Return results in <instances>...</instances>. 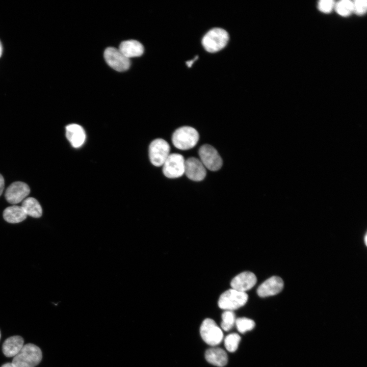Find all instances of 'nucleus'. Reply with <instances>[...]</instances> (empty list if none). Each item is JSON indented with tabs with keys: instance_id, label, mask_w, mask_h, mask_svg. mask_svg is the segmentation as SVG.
Listing matches in <instances>:
<instances>
[{
	"instance_id": "f03ea898",
	"label": "nucleus",
	"mask_w": 367,
	"mask_h": 367,
	"mask_svg": "<svg viewBox=\"0 0 367 367\" xmlns=\"http://www.w3.org/2000/svg\"><path fill=\"white\" fill-rule=\"evenodd\" d=\"M199 138V134L194 128L185 126L175 130L172 136V142L176 148L186 150L193 148Z\"/></svg>"
},
{
	"instance_id": "dca6fc26",
	"label": "nucleus",
	"mask_w": 367,
	"mask_h": 367,
	"mask_svg": "<svg viewBox=\"0 0 367 367\" xmlns=\"http://www.w3.org/2000/svg\"><path fill=\"white\" fill-rule=\"evenodd\" d=\"M119 50L129 59L130 58L141 56L144 52V47L139 41L129 40L122 42L119 47Z\"/></svg>"
},
{
	"instance_id": "4468645a",
	"label": "nucleus",
	"mask_w": 367,
	"mask_h": 367,
	"mask_svg": "<svg viewBox=\"0 0 367 367\" xmlns=\"http://www.w3.org/2000/svg\"><path fill=\"white\" fill-rule=\"evenodd\" d=\"M66 136L74 148L82 146L86 140V133L84 128L77 124H70L66 126Z\"/></svg>"
},
{
	"instance_id": "412c9836",
	"label": "nucleus",
	"mask_w": 367,
	"mask_h": 367,
	"mask_svg": "<svg viewBox=\"0 0 367 367\" xmlns=\"http://www.w3.org/2000/svg\"><path fill=\"white\" fill-rule=\"evenodd\" d=\"M235 314L232 311L225 310L222 314L221 326L222 329L226 331L230 330L235 324Z\"/></svg>"
},
{
	"instance_id": "f8f14e48",
	"label": "nucleus",
	"mask_w": 367,
	"mask_h": 367,
	"mask_svg": "<svg viewBox=\"0 0 367 367\" xmlns=\"http://www.w3.org/2000/svg\"><path fill=\"white\" fill-rule=\"evenodd\" d=\"M283 287L282 279L277 276H272L263 282L257 290V295L260 297L275 295L280 293Z\"/></svg>"
},
{
	"instance_id": "cd10ccee",
	"label": "nucleus",
	"mask_w": 367,
	"mask_h": 367,
	"mask_svg": "<svg viewBox=\"0 0 367 367\" xmlns=\"http://www.w3.org/2000/svg\"><path fill=\"white\" fill-rule=\"evenodd\" d=\"M1 367H15L12 363L8 362L4 364Z\"/></svg>"
},
{
	"instance_id": "f3484780",
	"label": "nucleus",
	"mask_w": 367,
	"mask_h": 367,
	"mask_svg": "<svg viewBox=\"0 0 367 367\" xmlns=\"http://www.w3.org/2000/svg\"><path fill=\"white\" fill-rule=\"evenodd\" d=\"M205 357L209 363L219 367L225 366L228 361L226 352L220 348L207 349L205 353Z\"/></svg>"
},
{
	"instance_id": "9b49d317",
	"label": "nucleus",
	"mask_w": 367,
	"mask_h": 367,
	"mask_svg": "<svg viewBox=\"0 0 367 367\" xmlns=\"http://www.w3.org/2000/svg\"><path fill=\"white\" fill-rule=\"evenodd\" d=\"M184 173L190 179L199 181L205 178L206 171L200 160L191 157L185 160Z\"/></svg>"
},
{
	"instance_id": "4be33fe9",
	"label": "nucleus",
	"mask_w": 367,
	"mask_h": 367,
	"mask_svg": "<svg viewBox=\"0 0 367 367\" xmlns=\"http://www.w3.org/2000/svg\"><path fill=\"white\" fill-rule=\"evenodd\" d=\"M241 340L240 336L237 333H231L224 339V345L227 351L230 352L235 351Z\"/></svg>"
},
{
	"instance_id": "6ab92c4d",
	"label": "nucleus",
	"mask_w": 367,
	"mask_h": 367,
	"mask_svg": "<svg viewBox=\"0 0 367 367\" xmlns=\"http://www.w3.org/2000/svg\"><path fill=\"white\" fill-rule=\"evenodd\" d=\"M21 206L27 216L33 218H39L42 216V207L37 200L34 198L28 197L24 199Z\"/></svg>"
},
{
	"instance_id": "aec40b11",
	"label": "nucleus",
	"mask_w": 367,
	"mask_h": 367,
	"mask_svg": "<svg viewBox=\"0 0 367 367\" xmlns=\"http://www.w3.org/2000/svg\"><path fill=\"white\" fill-rule=\"evenodd\" d=\"M334 9L339 15L348 17L353 13V1L342 0L335 2Z\"/></svg>"
},
{
	"instance_id": "f257e3e1",
	"label": "nucleus",
	"mask_w": 367,
	"mask_h": 367,
	"mask_svg": "<svg viewBox=\"0 0 367 367\" xmlns=\"http://www.w3.org/2000/svg\"><path fill=\"white\" fill-rule=\"evenodd\" d=\"M42 353L36 345L29 343L24 345L15 355L12 363L15 367H35L41 361Z\"/></svg>"
},
{
	"instance_id": "0eeeda50",
	"label": "nucleus",
	"mask_w": 367,
	"mask_h": 367,
	"mask_svg": "<svg viewBox=\"0 0 367 367\" xmlns=\"http://www.w3.org/2000/svg\"><path fill=\"white\" fill-rule=\"evenodd\" d=\"M200 160L204 166L211 171L219 170L222 166V160L217 150L208 144L202 145L198 151Z\"/></svg>"
},
{
	"instance_id": "a878e982",
	"label": "nucleus",
	"mask_w": 367,
	"mask_h": 367,
	"mask_svg": "<svg viewBox=\"0 0 367 367\" xmlns=\"http://www.w3.org/2000/svg\"><path fill=\"white\" fill-rule=\"evenodd\" d=\"M4 179L3 176L0 174V196L3 193L4 188Z\"/></svg>"
},
{
	"instance_id": "6e6552de",
	"label": "nucleus",
	"mask_w": 367,
	"mask_h": 367,
	"mask_svg": "<svg viewBox=\"0 0 367 367\" xmlns=\"http://www.w3.org/2000/svg\"><path fill=\"white\" fill-rule=\"evenodd\" d=\"M185 160L178 153L170 154L163 165L164 174L169 178H178L185 173Z\"/></svg>"
},
{
	"instance_id": "7c9ffc66",
	"label": "nucleus",
	"mask_w": 367,
	"mask_h": 367,
	"mask_svg": "<svg viewBox=\"0 0 367 367\" xmlns=\"http://www.w3.org/2000/svg\"><path fill=\"white\" fill-rule=\"evenodd\" d=\"M1 331H0V338H1Z\"/></svg>"
},
{
	"instance_id": "39448f33",
	"label": "nucleus",
	"mask_w": 367,
	"mask_h": 367,
	"mask_svg": "<svg viewBox=\"0 0 367 367\" xmlns=\"http://www.w3.org/2000/svg\"><path fill=\"white\" fill-rule=\"evenodd\" d=\"M200 332L203 340L212 346L219 345L223 338V334L220 328L213 320L209 318L203 321Z\"/></svg>"
},
{
	"instance_id": "b1692460",
	"label": "nucleus",
	"mask_w": 367,
	"mask_h": 367,
	"mask_svg": "<svg viewBox=\"0 0 367 367\" xmlns=\"http://www.w3.org/2000/svg\"><path fill=\"white\" fill-rule=\"evenodd\" d=\"M335 3L332 0H321L318 3V9L322 13H329L334 9Z\"/></svg>"
},
{
	"instance_id": "393cba45",
	"label": "nucleus",
	"mask_w": 367,
	"mask_h": 367,
	"mask_svg": "<svg viewBox=\"0 0 367 367\" xmlns=\"http://www.w3.org/2000/svg\"><path fill=\"white\" fill-rule=\"evenodd\" d=\"M353 13L359 16L363 15L367 11V2L365 0L353 1Z\"/></svg>"
},
{
	"instance_id": "20e7f679",
	"label": "nucleus",
	"mask_w": 367,
	"mask_h": 367,
	"mask_svg": "<svg viewBox=\"0 0 367 367\" xmlns=\"http://www.w3.org/2000/svg\"><path fill=\"white\" fill-rule=\"evenodd\" d=\"M248 299V296L246 292L231 289L221 295L218 304L222 309L232 311L244 306Z\"/></svg>"
},
{
	"instance_id": "1a4fd4ad",
	"label": "nucleus",
	"mask_w": 367,
	"mask_h": 367,
	"mask_svg": "<svg viewBox=\"0 0 367 367\" xmlns=\"http://www.w3.org/2000/svg\"><path fill=\"white\" fill-rule=\"evenodd\" d=\"M104 58L107 63L117 71H124L130 66V60L115 47H108L104 51Z\"/></svg>"
},
{
	"instance_id": "ddd939ff",
	"label": "nucleus",
	"mask_w": 367,
	"mask_h": 367,
	"mask_svg": "<svg viewBox=\"0 0 367 367\" xmlns=\"http://www.w3.org/2000/svg\"><path fill=\"white\" fill-rule=\"evenodd\" d=\"M257 278L254 273L243 272L235 276L230 282L231 289L245 292L252 289L256 284Z\"/></svg>"
},
{
	"instance_id": "c756f323",
	"label": "nucleus",
	"mask_w": 367,
	"mask_h": 367,
	"mask_svg": "<svg viewBox=\"0 0 367 367\" xmlns=\"http://www.w3.org/2000/svg\"><path fill=\"white\" fill-rule=\"evenodd\" d=\"M367 242V235H366V234L365 235V236H364V242H365V244L366 245V244H367V242Z\"/></svg>"
},
{
	"instance_id": "c85d7f7f",
	"label": "nucleus",
	"mask_w": 367,
	"mask_h": 367,
	"mask_svg": "<svg viewBox=\"0 0 367 367\" xmlns=\"http://www.w3.org/2000/svg\"><path fill=\"white\" fill-rule=\"evenodd\" d=\"M2 51H3V48H2V45L1 42L0 41V57L2 56Z\"/></svg>"
},
{
	"instance_id": "a211bd4d",
	"label": "nucleus",
	"mask_w": 367,
	"mask_h": 367,
	"mask_svg": "<svg viewBox=\"0 0 367 367\" xmlns=\"http://www.w3.org/2000/svg\"><path fill=\"white\" fill-rule=\"evenodd\" d=\"M27 217L21 206L12 205L5 208L3 218L10 223H17L24 220Z\"/></svg>"
},
{
	"instance_id": "9d476101",
	"label": "nucleus",
	"mask_w": 367,
	"mask_h": 367,
	"mask_svg": "<svg viewBox=\"0 0 367 367\" xmlns=\"http://www.w3.org/2000/svg\"><path fill=\"white\" fill-rule=\"evenodd\" d=\"M30 189L28 185L21 181L11 184L5 192V198L11 204H17L22 201L29 194Z\"/></svg>"
},
{
	"instance_id": "5701e85b",
	"label": "nucleus",
	"mask_w": 367,
	"mask_h": 367,
	"mask_svg": "<svg viewBox=\"0 0 367 367\" xmlns=\"http://www.w3.org/2000/svg\"><path fill=\"white\" fill-rule=\"evenodd\" d=\"M235 324L238 330L242 333L251 330L255 326L254 322L247 318H239L235 320Z\"/></svg>"
},
{
	"instance_id": "2eb2a0df",
	"label": "nucleus",
	"mask_w": 367,
	"mask_h": 367,
	"mask_svg": "<svg viewBox=\"0 0 367 367\" xmlns=\"http://www.w3.org/2000/svg\"><path fill=\"white\" fill-rule=\"evenodd\" d=\"M24 346L23 338L19 335L11 336L7 338L3 345V352L8 357H14Z\"/></svg>"
},
{
	"instance_id": "423d86ee",
	"label": "nucleus",
	"mask_w": 367,
	"mask_h": 367,
	"mask_svg": "<svg viewBox=\"0 0 367 367\" xmlns=\"http://www.w3.org/2000/svg\"><path fill=\"white\" fill-rule=\"evenodd\" d=\"M170 145L163 139H156L149 146V157L152 164L156 167L163 165L169 156Z\"/></svg>"
},
{
	"instance_id": "bb28decb",
	"label": "nucleus",
	"mask_w": 367,
	"mask_h": 367,
	"mask_svg": "<svg viewBox=\"0 0 367 367\" xmlns=\"http://www.w3.org/2000/svg\"><path fill=\"white\" fill-rule=\"evenodd\" d=\"M195 57L196 58H195L194 59L191 60L186 62V64L188 67H191L193 63L198 59V56H196Z\"/></svg>"
},
{
	"instance_id": "7ed1b4c3",
	"label": "nucleus",
	"mask_w": 367,
	"mask_h": 367,
	"mask_svg": "<svg viewBox=\"0 0 367 367\" xmlns=\"http://www.w3.org/2000/svg\"><path fill=\"white\" fill-rule=\"evenodd\" d=\"M229 40L228 33L222 28H215L210 30L203 36L202 44L209 53H216L223 49Z\"/></svg>"
}]
</instances>
